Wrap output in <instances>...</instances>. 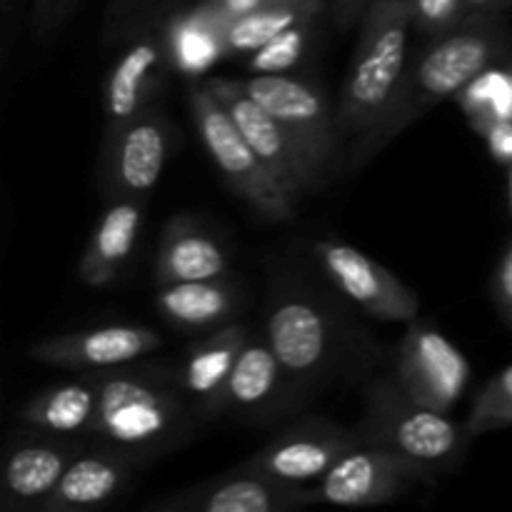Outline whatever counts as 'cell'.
I'll return each instance as SVG.
<instances>
[{
	"mask_svg": "<svg viewBox=\"0 0 512 512\" xmlns=\"http://www.w3.org/2000/svg\"><path fill=\"white\" fill-rule=\"evenodd\" d=\"M503 18L505 15L468 18L460 28L425 40L423 50L410 55L393 103L378 125L350 143L345 168H363L415 120L428 115L450 95L463 93L478 75H483L508 50L510 30Z\"/></svg>",
	"mask_w": 512,
	"mask_h": 512,
	"instance_id": "6da1fadb",
	"label": "cell"
},
{
	"mask_svg": "<svg viewBox=\"0 0 512 512\" xmlns=\"http://www.w3.org/2000/svg\"><path fill=\"white\" fill-rule=\"evenodd\" d=\"M93 375L100 400L88 443L150 465L195 438L203 425L173 368L135 360Z\"/></svg>",
	"mask_w": 512,
	"mask_h": 512,
	"instance_id": "7a4b0ae2",
	"label": "cell"
},
{
	"mask_svg": "<svg viewBox=\"0 0 512 512\" xmlns=\"http://www.w3.org/2000/svg\"><path fill=\"white\" fill-rule=\"evenodd\" d=\"M413 0H373L365 10L348 78L340 90L343 140H358L378 125L410 60Z\"/></svg>",
	"mask_w": 512,
	"mask_h": 512,
	"instance_id": "3957f363",
	"label": "cell"
},
{
	"mask_svg": "<svg viewBox=\"0 0 512 512\" xmlns=\"http://www.w3.org/2000/svg\"><path fill=\"white\" fill-rule=\"evenodd\" d=\"M358 430L365 443L395 450L435 475L455 468L473 440L465 423L413 400L393 378L370 385Z\"/></svg>",
	"mask_w": 512,
	"mask_h": 512,
	"instance_id": "277c9868",
	"label": "cell"
},
{
	"mask_svg": "<svg viewBox=\"0 0 512 512\" xmlns=\"http://www.w3.org/2000/svg\"><path fill=\"white\" fill-rule=\"evenodd\" d=\"M188 108L200 143L228 188L265 223H290L298 203L275 180L223 100L208 88L205 80L188 88Z\"/></svg>",
	"mask_w": 512,
	"mask_h": 512,
	"instance_id": "5b68a950",
	"label": "cell"
},
{
	"mask_svg": "<svg viewBox=\"0 0 512 512\" xmlns=\"http://www.w3.org/2000/svg\"><path fill=\"white\" fill-rule=\"evenodd\" d=\"M263 333L293 388L318 385L343 358L338 320L305 285L280 283L270 290Z\"/></svg>",
	"mask_w": 512,
	"mask_h": 512,
	"instance_id": "8992f818",
	"label": "cell"
},
{
	"mask_svg": "<svg viewBox=\"0 0 512 512\" xmlns=\"http://www.w3.org/2000/svg\"><path fill=\"white\" fill-rule=\"evenodd\" d=\"M240 85L280 120L290 138L328 180L333 165L338 163L343 135L338 125V110L330 108L325 90L313 80L290 73L250 75L240 80Z\"/></svg>",
	"mask_w": 512,
	"mask_h": 512,
	"instance_id": "52a82bcc",
	"label": "cell"
},
{
	"mask_svg": "<svg viewBox=\"0 0 512 512\" xmlns=\"http://www.w3.org/2000/svg\"><path fill=\"white\" fill-rule=\"evenodd\" d=\"M438 475L415 460L383 448V445H358L345 453L313 488L315 505H340V508H370L385 505L408 495L415 485H430Z\"/></svg>",
	"mask_w": 512,
	"mask_h": 512,
	"instance_id": "ba28073f",
	"label": "cell"
},
{
	"mask_svg": "<svg viewBox=\"0 0 512 512\" xmlns=\"http://www.w3.org/2000/svg\"><path fill=\"white\" fill-rule=\"evenodd\" d=\"M175 145V128L160 103L130 120L110 138H103L100 183L105 198L148 200L163 178Z\"/></svg>",
	"mask_w": 512,
	"mask_h": 512,
	"instance_id": "9c48e42d",
	"label": "cell"
},
{
	"mask_svg": "<svg viewBox=\"0 0 512 512\" xmlns=\"http://www.w3.org/2000/svg\"><path fill=\"white\" fill-rule=\"evenodd\" d=\"M205 83H208V88L223 100L228 113L233 115L238 128L243 130V135L248 138V143L253 145L255 153L263 158V163L268 165L270 173L275 175V180L283 185V190L295 200V203H300L303 195L318 193V190L328 183V180L318 173V168L310 163L308 155L300 150V145L290 138L288 130L280 125V120L275 118L270 110H265L263 105L240 85V80L208 78Z\"/></svg>",
	"mask_w": 512,
	"mask_h": 512,
	"instance_id": "30bf717a",
	"label": "cell"
},
{
	"mask_svg": "<svg viewBox=\"0 0 512 512\" xmlns=\"http://www.w3.org/2000/svg\"><path fill=\"white\" fill-rule=\"evenodd\" d=\"M358 445H365L358 428L313 418L280 430L238 468L278 483L303 485L308 480L323 478L345 453Z\"/></svg>",
	"mask_w": 512,
	"mask_h": 512,
	"instance_id": "8fae6325",
	"label": "cell"
},
{
	"mask_svg": "<svg viewBox=\"0 0 512 512\" xmlns=\"http://www.w3.org/2000/svg\"><path fill=\"white\" fill-rule=\"evenodd\" d=\"M313 258L335 290L373 318L385 323H413L418 318V293L363 250L335 238L315 240Z\"/></svg>",
	"mask_w": 512,
	"mask_h": 512,
	"instance_id": "7c38bea8",
	"label": "cell"
},
{
	"mask_svg": "<svg viewBox=\"0 0 512 512\" xmlns=\"http://www.w3.org/2000/svg\"><path fill=\"white\" fill-rule=\"evenodd\" d=\"M390 378L418 403L450 413L468 388L470 363L448 335L413 320L398 345Z\"/></svg>",
	"mask_w": 512,
	"mask_h": 512,
	"instance_id": "4fadbf2b",
	"label": "cell"
},
{
	"mask_svg": "<svg viewBox=\"0 0 512 512\" xmlns=\"http://www.w3.org/2000/svg\"><path fill=\"white\" fill-rule=\"evenodd\" d=\"M315 505L313 488L278 483L248 470H228L205 483L160 495L145 512H290Z\"/></svg>",
	"mask_w": 512,
	"mask_h": 512,
	"instance_id": "5bb4252c",
	"label": "cell"
},
{
	"mask_svg": "<svg viewBox=\"0 0 512 512\" xmlns=\"http://www.w3.org/2000/svg\"><path fill=\"white\" fill-rule=\"evenodd\" d=\"M173 68L165 23L128 38L103 88V138L118 133L150 105L160 103L165 73Z\"/></svg>",
	"mask_w": 512,
	"mask_h": 512,
	"instance_id": "9a60e30c",
	"label": "cell"
},
{
	"mask_svg": "<svg viewBox=\"0 0 512 512\" xmlns=\"http://www.w3.org/2000/svg\"><path fill=\"white\" fill-rule=\"evenodd\" d=\"M83 450L78 438L25 428L5 448L0 470V505L5 512H40L75 455Z\"/></svg>",
	"mask_w": 512,
	"mask_h": 512,
	"instance_id": "2e32d148",
	"label": "cell"
},
{
	"mask_svg": "<svg viewBox=\"0 0 512 512\" xmlns=\"http://www.w3.org/2000/svg\"><path fill=\"white\" fill-rule=\"evenodd\" d=\"M160 348H163V335L155 328L115 323L38 340L28 348V358L73 373H100L148 358Z\"/></svg>",
	"mask_w": 512,
	"mask_h": 512,
	"instance_id": "e0dca14e",
	"label": "cell"
},
{
	"mask_svg": "<svg viewBox=\"0 0 512 512\" xmlns=\"http://www.w3.org/2000/svg\"><path fill=\"white\" fill-rule=\"evenodd\" d=\"M248 338V325L233 320L223 328L200 335L175 368L180 388L203 423L225 413V390Z\"/></svg>",
	"mask_w": 512,
	"mask_h": 512,
	"instance_id": "ac0fdd59",
	"label": "cell"
},
{
	"mask_svg": "<svg viewBox=\"0 0 512 512\" xmlns=\"http://www.w3.org/2000/svg\"><path fill=\"white\" fill-rule=\"evenodd\" d=\"M138 460L90 443L73 458L63 480L40 512H90L100 510L128 493L135 475L143 470Z\"/></svg>",
	"mask_w": 512,
	"mask_h": 512,
	"instance_id": "d6986e66",
	"label": "cell"
},
{
	"mask_svg": "<svg viewBox=\"0 0 512 512\" xmlns=\"http://www.w3.org/2000/svg\"><path fill=\"white\" fill-rule=\"evenodd\" d=\"M230 250L215 230L193 215H173L165 223L155 253V285L188 283V280L228 278Z\"/></svg>",
	"mask_w": 512,
	"mask_h": 512,
	"instance_id": "ffe728a7",
	"label": "cell"
},
{
	"mask_svg": "<svg viewBox=\"0 0 512 512\" xmlns=\"http://www.w3.org/2000/svg\"><path fill=\"white\" fill-rule=\"evenodd\" d=\"M288 390H293V383L265 333H250L225 390V413L263 420L283 408Z\"/></svg>",
	"mask_w": 512,
	"mask_h": 512,
	"instance_id": "44dd1931",
	"label": "cell"
},
{
	"mask_svg": "<svg viewBox=\"0 0 512 512\" xmlns=\"http://www.w3.org/2000/svg\"><path fill=\"white\" fill-rule=\"evenodd\" d=\"M143 220L145 200L110 198L78 263V275L88 288H108L120 278L138 245Z\"/></svg>",
	"mask_w": 512,
	"mask_h": 512,
	"instance_id": "7402d4cb",
	"label": "cell"
},
{
	"mask_svg": "<svg viewBox=\"0 0 512 512\" xmlns=\"http://www.w3.org/2000/svg\"><path fill=\"white\" fill-rule=\"evenodd\" d=\"M238 285L228 278L188 280V283L158 285L155 308L165 323L180 333L203 335L233 323L240 310Z\"/></svg>",
	"mask_w": 512,
	"mask_h": 512,
	"instance_id": "603a6c76",
	"label": "cell"
},
{
	"mask_svg": "<svg viewBox=\"0 0 512 512\" xmlns=\"http://www.w3.org/2000/svg\"><path fill=\"white\" fill-rule=\"evenodd\" d=\"M98 400L100 393L95 375L85 373L83 378L63 380V383L38 390L18 410V420L25 428L40 430V433L85 440L95 423Z\"/></svg>",
	"mask_w": 512,
	"mask_h": 512,
	"instance_id": "cb8c5ba5",
	"label": "cell"
},
{
	"mask_svg": "<svg viewBox=\"0 0 512 512\" xmlns=\"http://www.w3.org/2000/svg\"><path fill=\"white\" fill-rule=\"evenodd\" d=\"M325 0H265L258 10L230 23L223 33L225 55H250L285 30L318 23Z\"/></svg>",
	"mask_w": 512,
	"mask_h": 512,
	"instance_id": "d4e9b609",
	"label": "cell"
},
{
	"mask_svg": "<svg viewBox=\"0 0 512 512\" xmlns=\"http://www.w3.org/2000/svg\"><path fill=\"white\" fill-rule=\"evenodd\" d=\"M165 33L173 68L180 73L198 75L225 55L223 28L198 3L183 13L170 15L165 20Z\"/></svg>",
	"mask_w": 512,
	"mask_h": 512,
	"instance_id": "484cf974",
	"label": "cell"
},
{
	"mask_svg": "<svg viewBox=\"0 0 512 512\" xmlns=\"http://www.w3.org/2000/svg\"><path fill=\"white\" fill-rule=\"evenodd\" d=\"M508 428H512V363L480 388L465 418V430L473 440Z\"/></svg>",
	"mask_w": 512,
	"mask_h": 512,
	"instance_id": "4316f807",
	"label": "cell"
},
{
	"mask_svg": "<svg viewBox=\"0 0 512 512\" xmlns=\"http://www.w3.org/2000/svg\"><path fill=\"white\" fill-rule=\"evenodd\" d=\"M175 0H110L105 18V40L133 38L140 30L155 28L168 20V10Z\"/></svg>",
	"mask_w": 512,
	"mask_h": 512,
	"instance_id": "83f0119b",
	"label": "cell"
},
{
	"mask_svg": "<svg viewBox=\"0 0 512 512\" xmlns=\"http://www.w3.org/2000/svg\"><path fill=\"white\" fill-rule=\"evenodd\" d=\"M315 23H300L295 28L285 30L283 35L273 38L250 53V73L253 75H275V73H290L295 65L303 60L305 50H308L310 38H313Z\"/></svg>",
	"mask_w": 512,
	"mask_h": 512,
	"instance_id": "f1b7e54d",
	"label": "cell"
},
{
	"mask_svg": "<svg viewBox=\"0 0 512 512\" xmlns=\"http://www.w3.org/2000/svg\"><path fill=\"white\" fill-rule=\"evenodd\" d=\"M465 0H413L415 33L423 40H435L468 20Z\"/></svg>",
	"mask_w": 512,
	"mask_h": 512,
	"instance_id": "f546056e",
	"label": "cell"
},
{
	"mask_svg": "<svg viewBox=\"0 0 512 512\" xmlns=\"http://www.w3.org/2000/svg\"><path fill=\"white\" fill-rule=\"evenodd\" d=\"M75 0H33V15H30V23H33V35L38 40H48L58 33L60 25L65 23V18L73 10Z\"/></svg>",
	"mask_w": 512,
	"mask_h": 512,
	"instance_id": "4dcf8cb0",
	"label": "cell"
},
{
	"mask_svg": "<svg viewBox=\"0 0 512 512\" xmlns=\"http://www.w3.org/2000/svg\"><path fill=\"white\" fill-rule=\"evenodd\" d=\"M263 3L265 0H200L198 5L220 25V28H223L225 33V28H228L230 23H235V20L243 18V15L253 13V10H258Z\"/></svg>",
	"mask_w": 512,
	"mask_h": 512,
	"instance_id": "1f68e13d",
	"label": "cell"
},
{
	"mask_svg": "<svg viewBox=\"0 0 512 512\" xmlns=\"http://www.w3.org/2000/svg\"><path fill=\"white\" fill-rule=\"evenodd\" d=\"M493 298L503 318L512 325V243L500 258L498 268L493 275Z\"/></svg>",
	"mask_w": 512,
	"mask_h": 512,
	"instance_id": "d6a6232c",
	"label": "cell"
},
{
	"mask_svg": "<svg viewBox=\"0 0 512 512\" xmlns=\"http://www.w3.org/2000/svg\"><path fill=\"white\" fill-rule=\"evenodd\" d=\"M483 133L495 158L503 160V163H512V118L495 120L488 128H483Z\"/></svg>",
	"mask_w": 512,
	"mask_h": 512,
	"instance_id": "836d02e7",
	"label": "cell"
},
{
	"mask_svg": "<svg viewBox=\"0 0 512 512\" xmlns=\"http://www.w3.org/2000/svg\"><path fill=\"white\" fill-rule=\"evenodd\" d=\"M373 0H330V13H333L335 25L340 28H350L355 20L365 15Z\"/></svg>",
	"mask_w": 512,
	"mask_h": 512,
	"instance_id": "e575fe53",
	"label": "cell"
},
{
	"mask_svg": "<svg viewBox=\"0 0 512 512\" xmlns=\"http://www.w3.org/2000/svg\"><path fill=\"white\" fill-rule=\"evenodd\" d=\"M470 18H490V15H505L512 10V0H465Z\"/></svg>",
	"mask_w": 512,
	"mask_h": 512,
	"instance_id": "d590c367",
	"label": "cell"
},
{
	"mask_svg": "<svg viewBox=\"0 0 512 512\" xmlns=\"http://www.w3.org/2000/svg\"><path fill=\"white\" fill-rule=\"evenodd\" d=\"M3 3H5V10H8L10 8V0H3Z\"/></svg>",
	"mask_w": 512,
	"mask_h": 512,
	"instance_id": "8d00e7d4",
	"label": "cell"
}]
</instances>
